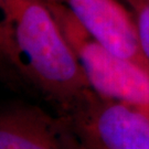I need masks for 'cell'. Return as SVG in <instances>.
I'll return each mask as SVG.
<instances>
[{
  "label": "cell",
  "instance_id": "1",
  "mask_svg": "<svg viewBox=\"0 0 149 149\" xmlns=\"http://www.w3.org/2000/svg\"><path fill=\"white\" fill-rule=\"evenodd\" d=\"M11 45L0 75L23 84L68 115L93 92L80 60L49 6L8 0Z\"/></svg>",
  "mask_w": 149,
  "mask_h": 149
},
{
  "label": "cell",
  "instance_id": "2",
  "mask_svg": "<svg viewBox=\"0 0 149 149\" xmlns=\"http://www.w3.org/2000/svg\"><path fill=\"white\" fill-rule=\"evenodd\" d=\"M48 6L80 60L92 90L149 114V71L103 48L64 3Z\"/></svg>",
  "mask_w": 149,
  "mask_h": 149
},
{
  "label": "cell",
  "instance_id": "3",
  "mask_svg": "<svg viewBox=\"0 0 149 149\" xmlns=\"http://www.w3.org/2000/svg\"><path fill=\"white\" fill-rule=\"evenodd\" d=\"M68 116L81 149H149V114L92 92Z\"/></svg>",
  "mask_w": 149,
  "mask_h": 149
},
{
  "label": "cell",
  "instance_id": "4",
  "mask_svg": "<svg viewBox=\"0 0 149 149\" xmlns=\"http://www.w3.org/2000/svg\"><path fill=\"white\" fill-rule=\"evenodd\" d=\"M0 149H81L68 116L36 104H0Z\"/></svg>",
  "mask_w": 149,
  "mask_h": 149
},
{
  "label": "cell",
  "instance_id": "5",
  "mask_svg": "<svg viewBox=\"0 0 149 149\" xmlns=\"http://www.w3.org/2000/svg\"><path fill=\"white\" fill-rule=\"evenodd\" d=\"M85 31L108 52L149 71L130 9L119 0H65Z\"/></svg>",
  "mask_w": 149,
  "mask_h": 149
},
{
  "label": "cell",
  "instance_id": "6",
  "mask_svg": "<svg viewBox=\"0 0 149 149\" xmlns=\"http://www.w3.org/2000/svg\"><path fill=\"white\" fill-rule=\"evenodd\" d=\"M133 13L140 48L145 60L149 64V0H123Z\"/></svg>",
  "mask_w": 149,
  "mask_h": 149
},
{
  "label": "cell",
  "instance_id": "7",
  "mask_svg": "<svg viewBox=\"0 0 149 149\" xmlns=\"http://www.w3.org/2000/svg\"><path fill=\"white\" fill-rule=\"evenodd\" d=\"M11 45V13L8 0H0V71Z\"/></svg>",
  "mask_w": 149,
  "mask_h": 149
},
{
  "label": "cell",
  "instance_id": "8",
  "mask_svg": "<svg viewBox=\"0 0 149 149\" xmlns=\"http://www.w3.org/2000/svg\"><path fill=\"white\" fill-rule=\"evenodd\" d=\"M40 1L49 5V3H63L65 0H40Z\"/></svg>",
  "mask_w": 149,
  "mask_h": 149
}]
</instances>
